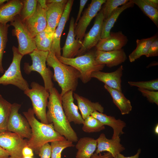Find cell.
<instances>
[{
	"mask_svg": "<svg viewBox=\"0 0 158 158\" xmlns=\"http://www.w3.org/2000/svg\"><path fill=\"white\" fill-rule=\"evenodd\" d=\"M95 56V60L98 63L106 65L109 68L118 66L127 59V55L122 48L109 51L96 50Z\"/></svg>",
	"mask_w": 158,
	"mask_h": 158,
	"instance_id": "2e32d148",
	"label": "cell"
},
{
	"mask_svg": "<svg viewBox=\"0 0 158 158\" xmlns=\"http://www.w3.org/2000/svg\"><path fill=\"white\" fill-rule=\"evenodd\" d=\"M73 2V0H68L54 32L53 40L49 52L54 53L57 58L61 56L60 46L61 36L66 24L69 18Z\"/></svg>",
	"mask_w": 158,
	"mask_h": 158,
	"instance_id": "9a60e30c",
	"label": "cell"
},
{
	"mask_svg": "<svg viewBox=\"0 0 158 158\" xmlns=\"http://www.w3.org/2000/svg\"><path fill=\"white\" fill-rule=\"evenodd\" d=\"M32 130L30 138L28 139L27 146L38 154L41 147L49 142L66 139L54 130L52 123L45 124L35 118L32 109L30 108L23 112Z\"/></svg>",
	"mask_w": 158,
	"mask_h": 158,
	"instance_id": "7a4b0ae2",
	"label": "cell"
},
{
	"mask_svg": "<svg viewBox=\"0 0 158 158\" xmlns=\"http://www.w3.org/2000/svg\"><path fill=\"white\" fill-rule=\"evenodd\" d=\"M11 106L12 104L5 99L0 94V133L7 131Z\"/></svg>",
	"mask_w": 158,
	"mask_h": 158,
	"instance_id": "f546056e",
	"label": "cell"
},
{
	"mask_svg": "<svg viewBox=\"0 0 158 158\" xmlns=\"http://www.w3.org/2000/svg\"><path fill=\"white\" fill-rule=\"evenodd\" d=\"M23 6L18 15L22 22L29 18L34 13L36 9L37 0H23Z\"/></svg>",
	"mask_w": 158,
	"mask_h": 158,
	"instance_id": "836d02e7",
	"label": "cell"
},
{
	"mask_svg": "<svg viewBox=\"0 0 158 158\" xmlns=\"http://www.w3.org/2000/svg\"><path fill=\"white\" fill-rule=\"evenodd\" d=\"M145 1L150 5L158 9V0H145Z\"/></svg>",
	"mask_w": 158,
	"mask_h": 158,
	"instance_id": "bcb514c9",
	"label": "cell"
},
{
	"mask_svg": "<svg viewBox=\"0 0 158 158\" xmlns=\"http://www.w3.org/2000/svg\"><path fill=\"white\" fill-rule=\"evenodd\" d=\"M106 0H92L83 13L75 28L76 39L82 40L85 35L88 26L92 19L100 11L102 5Z\"/></svg>",
	"mask_w": 158,
	"mask_h": 158,
	"instance_id": "8fae6325",
	"label": "cell"
},
{
	"mask_svg": "<svg viewBox=\"0 0 158 158\" xmlns=\"http://www.w3.org/2000/svg\"><path fill=\"white\" fill-rule=\"evenodd\" d=\"M8 153L5 150L0 147V158H9Z\"/></svg>",
	"mask_w": 158,
	"mask_h": 158,
	"instance_id": "f6af8a7d",
	"label": "cell"
},
{
	"mask_svg": "<svg viewBox=\"0 0 158 158\" xmlns=\"http://www.w3.org/2000/svg\"><path fill=\"white\" fill-rule=\"evenodd\" d=\"M63 0H46L47 3H59L61 2Z\"/></svg>",
	"mask_w": 158,
	"mask_h": 158,
	"instance_id": "c3c4849f",
	"label": "cell"
},
{
	"mask_svg": "<svg viewBox=\"0 0 158 158\" xmlns=\"http://www.w3.org/2000/svg\"><path fill=\"white\" fill-rule=\"evenodd\" d=\"M83 124V130L87 133L98 132L105 128L104 125L91 115L84 120Z\"/></svg>",
	"mask_w": 158,
	"mask_h": 158,
	"instance_id": "d6a6232c",
	"label": "cell"
},
{
	"mask_svg": "<svg viewBox=\"0 0 158 158\" xmlns=\"http://www.w3.org/2000/svg\"><path fill=\"white\" fill-rule=\"evenodd\" d=\"M128 41L127 37L122 32H110L108 37L99 40L96 48V50L103 51L119 50L125 46Z\"/></svg>",
	"mask_w": 158,
	"mask_h": 158,
	"instance_id": "5bb4252c",
	"label": "cell"
},
{
	"mask_svg": "<svg viewBox=\"0 0 158 158\" xmlns=\"http://www.w3.org/2000/svg\"><path fill=\"white\" fill-rule=\"evenodd\" d=\"M88 1L87 0H80V6L79 10L76 17V19L75 22V27L78 22L79 19L81 17V15L83 10V9Z\"/></svg>",
	"mask_w": 158,
	"mask_h": 158,
	"instance_id": "60d3db41",
	"label": "cell"
},
{
	"mask_svg": "<svg viewBox=\"0 0 158 158\" xmlns=\"http://www.w3.org/2000/svg\"><path fill=\"white\" fill-rule=\"evenodd\" d=\"M95 51H90L73 58H66L61 56L57 58L62 63L77 70L80 73V79L83 83H86L91 80L93 72L102 70L105 66L97 62Z\"/></svg>",
	"mask_w": 158,
	"mask_h": 158,
	"instance_id": "277c9868",
	"label": "cell"
},
{
	"mask_svg": "<svg viewBox=\"0 0 158 158\" xmlns=\"http://www.w3.org/2000/svg\"><path fill=\"white\" fill-rule=\"evenodd\" d=\"M54 32L46 28L34 37L37 50L49 52L52 43Z\"/></svg>",
	"mask_w": 158,
	"mask_h": 158,
	"instance_id": "f1b7e54d",
	"label": "cell"
},
{
	"mask_svg": "<svg viewBox=\"0 0 158 158\" xmlns=\"http://www.w3.org/2000/svg\"><path fill=\"white\" fill-rule=\"evenodd\" d=\"M46 112L48 123H52L54 130L67 140L76 142L77 135L71 127L64 112L61 104V96L58 90L54 87L49 92Z\"/></svg>",
	"mask_w": 158,
	"mask_h": 158,
	"instance_id": "6da1fadb",
	"label": "cell"
},
{
	"mask_svg": "<svg viewBox=\"0 0 158 158\" xmlns=\"http://www.w3.org/2000/svg\"><path fill=\"white\" fill-rule=\"evenodd\" d=\"M23 22L34 38L37 34L44 30L47 27L46 10L42 8L37 3L36 9L33 14Z\"/></svg>",
	"mask_w": 158,
	"mask_h": 158,
	"instance_id": "4fadbf2b",
	"label": "cell"
},
{
	"mask_svg": "<svg viewBox=\"0 0 158 158\" xmlns=\"http://www.w3.org/2000/svg\"><path fill=\"white\" fill-rule=\"evenodd\" d=\"M38 3L43 9L46 10L47 8V3L46 0H38Z\"/></svg>",
	"mask_w": 158,
	"mask_h": 158,
	"instance_id": "7dc6e473",
	"label": "cell"
},
{
	"mask_svg": "<svg viewBox=\"0 0 158 158\" xmlns=\"http://www.w3.org/2000/svg\"><path fill=\"white\" fill-rule=\"evenodd\" d=\"M12 50L13 56L12 62L0 77V84L4 85H12L24 91L29 88L28 83L21 73L20 62L23 56L15 46H13Z\"/></svg>",
	"mask_w": 158,
	"mask_h": 158,
	"instance_id": "52a82bcc",
	"label": "cell"
},
{
	"mask_svg": "<svg viewBox=\"0 0 158 158\" xmlns=\"http://www.w3.org/2000/svg\"><path fill=\"white\" fill-rule=\"evenodd\" d=\"M47 62V64L54 69L52 78L61 88V96L68 91L76 90L80 76L77 70L62 63L54 53L51 52H49Z\"/></svg>",
	"mask_w": 158,
	"mask_h": 158,
	"instance_id": "3957f363",
	"label": "cell"
},
{
	"mask_svg": "<svg viewBox=\"0 0 158 158\" xmlns=\"http://www.w3.org/2000/svg\"><path fill=\"white\" fill-rule=\"evenodd\" d=\"M23 158H33V157H32L26 156L23 157Z\"/></svg>",
	"mask_w": 158,
	"mask_h": 158,
	"instance_id": "816d5d0a",
	"label": "cell"
},
{
	"mask_svg": "<svg viewBox=\"0 0 158 158\" xmlns=\"http://www.w3.org/2000/svg\"><path fill=\"white\" fill-rule=\"evenodd\" d=\"M21 106V104L16 103L12 104L7 131L16 133L23 138L29 139L31 137L32 130L26 118L18 113Z\"/></svg>",
	"mask_w": 158,
	"mask_h": 158,
	"instance_id": "30bf717a",
	"label": "cell"
},
{
	"mask_svg": "<svg viewBox=\"0 0 158 158\" xmlns=\"http://www.w3.org/2000/svg\"><path fill=\"white\" fill-rule=\"evenodd\" d=\"M158 55V38L157 37L151 45L146 54V57L156 56Z\"/></svg>",
	"mask_w": 158,
	"mask_h": 158,
	"instance_id": "ab89813d",
	"label": "cell"
},
{
	"mask_svg": "<svg viewBox=\"0 0 158 158\" xmlns=\"http://www.w3.org/2000/svg\"><path fill=\"white\" fill-rule=\"evenodd\" d=\"M134 5L131 0H129L125 4L118 8L108 18L104 20L102 24L101 39L105 38L109 35L111 28L120 14L126 9L133 7Z\"/></svg>",
	"mask_w": 158,
	"mask_h": 158,
	"instance_id": "4316f807",
	"label": "cell"
},
{
	"mask_svg": "<svg viewBox=\"0 0 158 158\" xmlns=\"http://www.w3.org/2000/svg\"><path fill=\"white\" fill-rule=\"evenodd\" d=\"M138 90L150 102L155 103L158 105V91L149 90L138 88Z\"/></svg>",
	"mask_w": 158,
	"mask_h": 158,
	"instance_id": "74e56055",
	"label": "cell"
},
{
	"mask_svg": "<svg viewBox=\"0 0 158 158\" xmlns=\"http://www.w3.org/2000/svg\"><path fill=\"white\" fill-rule=\"evenodd\" d=\"M141 152V150H138L137 153L134 155L130 157H126L120 153L117 154L114 158H139L140 154Z\"/></svg>",
	"mask_w": 158,
	"mask_h": 158,
	"instance_id": "ee69618b",
	"label": "cell"
},
{
	"mask_svg": "<svg viewBox=\"0 0 158 158\" xmlns=\"http://www.w3.org/2000/svg\"><path fill=\"white\" fill-rule=\"evenodd\" d=\"M39 156L40 158H51V147L49 143L43 145L40 148Z\"/></svg>",
	"mask_w": 158,
	"mask_h": 158,
	"instance_id": "f35d334b",
	"label": "cell"
},
{
	"mask_svg": "<svg viewBox=\"0 0 158 158\" xmlns=\"http://www.w3.org/2000/svg\"><path fill=\"white\" fill-rule=\"evenodd\" d=\"M77 141L75 145L78 150L76 158H90L97 148L96 140L92 138L84 137L81 138Z\"/></svg>",
	"mask_w": 158,
	"mask_h": 158,
	"instance_id": "d4e9b609",
	"label": "cell"
},
{
	"mask_svg": "<svg viewBox=\"0 0 158 158\" xmlns=\"http://www.w3.org/2000/svg\"><path fill=\"white\" fill-rule=\"evenodd\" d=\"M23 6L22 0H8L0 7V23L7 24L19 15Z\"/></svg>",
	"mask_w": 158,
	"mask_h": 158,
	"instance_id": "7402d4cb",
	"label": "cell"
},
{
	"mask_svg": "<svg viewBox=\"0 0 158 158\" xmlns=\"http://www.w3.org/2000/svg\"><path fill=\"white\" fill-rule=\"evenodd\" d=\"M105 89L111 96L114 103L123 115L128 114L132 110L130 101L124 96L121 91L104 85Z\"/></svg>",
	"mask_w": 158,
	"mask_h": 158,
	"instance_id": "484cf974",
	"label": "cell"
},
{
	"mask_svg": "<svg viewBox=\"0 0 158 158\" xmlns=\"http://www.w3.org/2000/svg\"><path fill=\"white\" fill-rule=\"evenodd\" d=\"M49 52L37 49L34 51L29 54L32 61V64L30 65L28 63H25L24 70L27 74L32 71L38 73L42 78L44 87L49 93L54 87V84L52 80L53 73L46 65Z\"/></svg>",
	"mask_w": 158,
	"mask_h": 158,
	"instance_id": "5b68a950",
	"label": "cell"
},
{
	"mask_svg": "<svg viewBox=\"0 0 158 158\" xmlns=\"http://www.w3.org/2000/svg\"><path fill=\"white\" fill-rule=\"evenodd\" d=\"M10 25L14 28L12 30V35L15 36L18 44V49L23 56L31 53L37 49L33 38L21 20L18 15L10 22Z\"/></svg>",
	"mask_w": 158,
	"mask_h": 158,
	"instance_id": "ba28073f",
	"label": "cell"
},
{
	"mask_svg": "<svg viewBox=\"0 0 158 158\" xmlns=\"http://www.w3.org/2000/svg\"><path fill=\"white\" fill-rule=\"evenodd\" d=\"M90 158H114L112 155L109 152H107L104 153L103 155L97 154L95 153L93 154Z\"/></svg>",
	"mask_w": 158,
	"mask_h": 158,
	"instance_id": "7bdbcfd3",
	"label": "cell"
},
{
	"mask_svg": "<svg viewBox=\"0 0 158 158\" xmlns=\"http://www.w3.org/2000/svg\"><path fill=\"white\" fill-rule=\"evenodd\" d=\"M74 98L77 101L78 107L84 120L95 111L103 113L104 108L98 102H92L87 98L74 93Z\"/></svg>",
	"mask_w": 158,
	"mask_h": 158,
	"instance_id": "cb8c5ba5",
	"label": "cell"
},
{
	"mask_svg": "<svg viewBox=\"0 0 158 158\" xmlns=\"http://www.w3.org/2000/svg\"><path fill=\"white\" fill-rule=\"evenodd\" d=\"M129 1L128 0H106L101 10L104 16V20L108 18L111 13L119 6L125 4Z\"/></svg>",
	"mask_w": 158,
	"mask_h": 158,
	"instance_id": "d590c367",
	"label": "cell"
},
{
	"mask_svg": "<svg viewBox=\"0 0 158 158\" xmlns=\"http://www.w3.org/2000/svg\"><path fill=\"white\" fill-rule=\"evenodd\" d=\"M123 68L121 65L116 71L111 72L99 71L93 72L92 78H95L104 83L108 87L122 92L121 79Z\"/></svg>",
	"mask_w": 158,
	"mask_h": 158,
	"instance_id": "d6986e66",
	"label": "cell"
},
{
	"mask_svg": "<svg viewBox=\"0 0 158 158\" xmlns=\"http://www.w3.org/2000/svg\"><path fill=\"white\" fill-rule=\"evenodd\" d=\"M158 27V9L150 5L145 0H131Z\"/></svg>",
	"mask_w": 158,
	"mask_h": 158,
	"instance_id": "4dcf8cb0",
	"label": "cell"
},
{
	"mask_svg": "<svg viewBox=\"0 0 158 158\" xmlns=\"http://www.w3.org/2000/svg\"><path fill=\"white\" fill-rule=\"evenodd\" d=\"M157 37L156 34L149 38L137 40L136 47L128 56L130 61L133 62L142 56H145L151 45Z\"/></svg>",
	"mask_w": 158,
	"mask_h": 158,
	"instance_id": "83f0119b",
	"label": "cell"
},
{
	"mask_svg": "<svg viewBox=\"0 0 158 158\" xmlns=\"http://www.w3.org/2000/svg\"><path fill=\"white\" fill-rule=\"evenodd\" d=\"M30 89L24 93L30 99L33 113L41 122L49 124L46 117V107L49 93L43 86L35 82L30 84Z\"/></svg>",
	"mask_w": 158,
	"mask_h": 158,
	"instance_id": "8992f818",
	"label": "cell"
},
{
	"mask_svg": "<svg viewBox=\"0 0 158 158\" xmlns=\"http://www.w3.org/2000/svg\"><path fill=\"white\" fill-rule=\"evenodd\" d=\"M75 20L72 17L70 21L68 32L65 44L62 48L63 57L71 58L77 55L81 48L82 41L76 39L75 33Z\"/></svg>",
	"mask_w": 158,
	"mask_h": 158,
	"instance_id": "ac0fdd59",
	"label": "cell"
},
{
	"mask_svg": "<svg viewBox=\"0 0 158 158\" xmlns=\"http://www.w3.org/2000/svg\"><path fill=\"white\" fill-rule=\"evenodd\" d=\"M28 139L8 131L0 133V147L6 151L9 158H23L22 151L27 146Z\"/></svg>",
	"mask_w": 158,
	"mask_h": 158,
	"instance_id": "9c48e42d",
	"label": "cell"
},
{
	"mask_svg": "<svg viewBox=\"0 0 158 158\" xmlns=\"http://www.w3.org/2000/svg\"><path fill=\"white\" fill-rule=\"evenodd\" d=\"M73 91H69L61 96L62 106L65 115L70 122L83 124L84 120L79 113L78 107L74 103Z\"/></svg>",
	"mask_w": 158,
	"mask_h": 158,
	"instance_id": "e0dca14e",
	"label": "cell"
},
{
	"mask_svg": "<svg viewBox=\"0 0 158 158\" xmlns=\"http://www.w3.org/2000/svg\"><path fill=\"white\" fill-rule=\"evenodd\" d=\"M128 84L131 86H135L138 88L151 91H158V79L142 81H129Z\"/></svg>",
	"mask_w": 158,
	"mask_h": 158,
	"instance_id": "8d00e7d4",
	"label": "cell"
},
{
	"mask_svg": "<svg viewBox=\"0 0 158 158\" xmlns=\"http://www.w3.org/2000/svg\"><path fill=\"white\" fill-rule=\"evenodd\" d=\"M10 25L7 24L0 23V73H1L4 71L2 60L8 41V28Z\"/></svg>",
	"mask_w": 158,
	"mask_h": 158,
	"instance_id": "e575fe53",
	"label": "cell"
},
{
	"mask_svg": "<svg viewBox=\"0 0 158 158\" xmlns=\"http://www.w3.org/2000/svg\"><path fill=\"white\" fill-rule=\"evenodd\" d=\"M104 19L101 10L96 16L93 26L89 32L85 34L81 47L77 55L78 56L83 55L95 46L101 39L102 24Z\"/></svg>",
	"mask_w": 158,
	"mask_h": 158,
	"instance_id": "7c38bea8",
	"label": "cell"
},
{
	"mask_svg": "<svg viewBox=\"0 0 158 158\" xmlns=\"http://www.w3.org/2000/svg\"><path fill=\"white\" fill-rule=\"evenodd\" d=\"M91 116L98 120L103 125H107L113 129L114 133L112 139L119 138V135L124 133L123 128L126 126L125 122L120 119H116L111 116H108L102 113L95 111Z\"/></svg>",
	"mask_w": 158,
	"mask_h": 158,
	"instance_id": "603a6c76",
	"label": "cell"
},
{
	"mask_svg": "<svg viewBox=\"0 0 158 158\" xmlns=\"http://www.w3.org/2000/svg\"><path fill=\"white\" fill-rule=\"evenodd\" d=\"M96 140L97 149L95 153L97 154L102 152L106 151L110 153L114 158L117 154L125 150V147L120 143V137L109 139L107 138L104 133H102Z\"/></svg>",
	"mask_w": 158,
	"mask_h": 158,
	"instance_id": "44dd1931",
	"label": "cell"
},
{
	"mask_svg": "<svg viewBox=\"0 0 158 158\" xmlns=\"http://www.w3.org/2000/svg\"><path fill=\"white\" fill-rule=\"evenodd\" d=\"M51 142V158H61V152L64 149L75 146L72 142L66 139L54 141Z\"/></svg>",
	"mask_w": 158,
	"mask_h": 158,
	"instance_id": "1f68e13d",
	"label": "cell"
},
{
	"mask_svg": "<svg viewBox=\"0 0 158 158\" xmlns=\"http://www.w3.org/2000/svg\"><path fill=\"white\" fill-rule=\"evenodd\" d=\"M23 157L30 156L32 157L34 155L33 150L30 148L26 146L23 148L22 151Z\"/></svg>",
	"mask_w": 158,
	"mask_h": 158,
	"instance_id": "b9f144b4",
	"label": "cell"
},
{
	"mask_svg": "<svg viewBox=\"0 0 158 158\" xmlns=\"http://www.w3.org/2000/svg\"><path fill=\"white\" fill-rule=\"evenodd\" d=\"M154 132L156 135L158 134V124H157L155 126L154 128Z\"/></svg>",
	"mask_w": 158,
	"mask_h": 158,
	"instance_id": "681fc988",
	"label": "cell"
},
{
	"mask_svg": "<svg viewBox=\"0 0 158 158\" xmlns=\"http://www.w3.org/2000/svg\"><path fill=\"white\" fill-rule=\"evenodd\" d=\"M68 0L59 3H47L46 14L47 23V28L54 32L64 11Z\"/></svg>",
	"mask_w": 158,
	"mask_h": 158,
	"instance_id": "ffe728a7",
	"label": "cell"
},
{
	"mask_svg": "<svg viewBox=\"0 0 158 158\" xmlns=\"http://www.w3.org/2000/svg\"><path fill=\"white\" fill-rule=\"evenodd\" d=\"M8 1V0H0V7L4 4V2Z\"/></svg>",
	"mask_w": 158,
	"mask_h": 158,
	"instance_id": "f907efd6",
	"label": "cell"
}]
</instances>
